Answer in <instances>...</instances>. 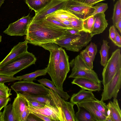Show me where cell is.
<instances>
[{
	"instance_id": "1",
	"label": "cell",
	"mask_w": 121,
	"mask_h": 121,
	"mask_svg": "<svg viewBox=\"0 0 121 121\" xmlns=\"http://www.w3.org/2000/svg\"><path fill=\"white\" fill-rule=\"evenodd\" d=\"M65 29L56 26L44 19L31 21L27 28L25 41L39 46L52 42L63 36Z\"/></svg>"
},
{
	"instance_id": "2",
	"label": "cell",
	"mask_w": 121,
	"mask_h": 121,
	"mask_svg": "<svg viewBox=\"0 0 121 121\" xmlns=\"http://www.w3.org/2000/svg\"><path fill=\"white\" fill-rule=\"evenodd\" d=\"M39 46L49 51L50 54L49 62L47 67L45 68L47 73L50 76L55 86L59 89L63 91V87L60 83L59 71L60 47L53 42L43 44Z\"/></svg>"
},
{
	"instance_id": "3",
	"label": "cell",
	"mask_w": 121,
	"mask_h": 121,
	"mask_svg": "<svg viewBox=\"0 0 121 121\" xmlns=\"http://www.w3.org/2000/svg\"><path fill=\"white\" fill-rule=\"evenodd\" d=\"M36 60L35 55L27 51L0 67V75L13 76L22 70L35 64Z\"/></svg>"
},
{
	"instance_id": "4",
	"label": "cell",
	"mask_w": 121,
	"mask_h": 121,
	"mask_svg": "<svg viewBox=\"0 0 121 121\" xmlns=\"http://www.w3.org/2000/svg\"><path fill=\"white\" fill-rule=\"evenodd\" d=\"M69 63L72 69L69 78H85L101 84L102 81L99 79L97 74L88 66L79 54L71 60Z\"/></svg>"
},
{
	"instance_id": "5",
	"label": "cell",
	"mask_w": 121,
	"mask_h": 121,
	"mask_svg": "<svg viewBox=\"0 0 121 121\" xmlns=\"http://www.w3.org/2000/svg\"><path fill=\"white\" fill-rule=\"evenodd\" d=\"M91 34L83 31L79 35H71L65 33L59 43L61 46L67 50L78 52L91 41Z\"/></svg>"
},
{
	"instance_id": "6",
	"label": "cell",
	"mask_w": 121,
	"mask_h": 121,
	"mask_svg": "<svg viewBox=\"0 0 121 121\" xmlns=\"http://www.w3.org/2000/svg\"><path fill=\"white\" fill-rule=\"evenodd\" d=\"M17 94L34 95H46L49 94V89L43 85L33 82L20 80L11 86Z\"/></svg>"
},
{
	"instance_id": "7",
	"label": "cell",
	"mask_w": 121,
	"mask_h": 121,
	"mask_svg": "<svg viewBox=\"0 0 121 121\" xmlns=\"http://www.w3.org/2000/svg\"><path fill=\"white\" fill-rule=\"evenodd\" d=\"M48 92L54 105L60 111L62 121H75L74 105L63 99L51 89H49Z\"/></svg>"
},
{
	"instance_id": "8",
	"label": "cell",
	"mask_w": 121,
	"mask_h": 121,
	"mask_svg": "<svg viewBox=\"0 0 121 121\" xmlns=\"http://www.w3.org/2000/svg\"><path fill=\"white\" fill-rule=\"evenodd\" d=\"M102 73V83L104 86L112 79L117 72L121 69V50L117 49L112 53L110 58L104 67Z\"/></svg>"
},
{
	"instance_id": "9",
	"label": "cell",
	"mask_w": 121,
	"mask_h": 121,
	"mask_svg": "<svg viewBox=\"0 0 121 121\" xmlns=\"http://www.w3.org/2000/svg\"><path fill=\"white\" fill-rule=\"evenodd\" d=\"M64 9L78 18L84 20L91 16L95 8L80 2L68 0Z\"/></svg>"
},
{
	"instance_id": "10",
	"label": "cell",
	"mask_w": 121,
	"mask_h": 121,
	"mask_svg": "<svg viewBox=\"0 0 121 121\" xmlns=\"http://www.w3.org/2000/svg\"><path fill=\"white\" fill-rule=\"evenodd\" d=\"M121 69L117 72L109 82L104 86L101 100L104 101L112 98H117L121 88Z\"/></svg>"
},
{
	"instance_id": "11",
	"label": "cell",
	"mask_w": 121,
	"mask_h": 121,
	"mask_svg": "<svg viewBox=\"0 0 121 121\" xmlns=\"http://www.w3.org/2000/svg\"><path fill=\"white\" fill-rule=\"evenodd\" d=\"M32 19L29 14L11 23L3 33L10 36H21L26 35L29 24Z\"/></svg>"
},
{
	"instance_id": "12",
	"label": "cell",
	"mask_w": 121,
	"mask_h": 121,
	"mask_svg": "<svg viewBox=\"0 0 121 121\" xmlns=\"http://www.w3.org/2000/svg\"><path fill=\"white\" fill-rule=\"evenodd\" d=\"M68 0H50L42 9L35 13L32 21L38 20L45 18L47 15L56 11L64 9Z\"/></svg>"
},
{
	"instance_id": "13",
	"label": "cell",
	"mask_w": 121,
	"mask_h": 121,
	"mask_svg": "<svg viewBox=\"0 0 121 121\" xmlns=\"http://www.w3.org/2000/svg\"><path fill=\"white\" fill-rule=\"evenodd\" d=\"M30 113H35L48 117L53 121H62L60 112L55 106L45 105L42 107H33L29 105L28 107Z\"/></svg>"
},
{
	"instance_id": "14",
	"label": "cell",
	"mask_w": 121,
	"mask_h": 121,
	"mask_svg": "<svg viewBox=\"0 0 121 121\" xmlns=\"http://www.w3.org/2000/svg\"><path fill=\"white\" fill-rule=\"evenodd\" d=\"M60 58L59 63V71L61 85L63 87V83L67 74L70 70L69 57L65 50L60 47Z\"/></svg>"
},
{
	"instance_id": "15",
	"label": "cell",
	"mask_w": 121,
	"mask_h": 121,
	"mask_svg": "<svg viewBox=\"0 0 121 121\" xmlns=\"http://www.w3.org/2000/svg\"><path fill=\"white\" fill-rule=\"evenodd\" d=\"M13 110L17 121H21L23 112L29 105L28 100L23 95L17 94L12 104Z\"/></svg>"
},
{
	"instance_id": "16",
	"label": "cell",
	"mask_w": 121,
	"mask_h": 121,
	"mask_svg": "<svg viewBox=\"0 0 121 121\" xmlns=\"http://www.w3.org/2000/svg\"><path fill=\"white\" fill-rule=\"evenodd\" d=\"M27 43L25 41L23 42H19L17 44L14 46L9 54L0 62V67L28 51Z\"/></svg>"
},
{
	"instance_id": "17",
	"label": "cell",
	"mask_w": 121,
	"mask_h": 121,
	"mask_svg": "<svg viewBox=\"0 0 121 121\" xmlns=\"http://www.w3.org/2000/svg\"><path fill=\"white\" fill-rule=\"evenodd\" d=\"M72 84H76L82 89L92 91H99L102 90L101 84L94 81L85 78H74L71 82Z\"/></svg>"
},
{
	"instance_id": "18",
	"label": "cell",
	"mask_w": 121,
	"mask_h": 121,
	"mask_svg": "<svg viewBox=\"0 0 121 121\" xmlns=\"http://www.w3.org/2000/svg\"><path fill=\"white\" fill-rule=\"evenodd\" d=\"M95 21L92 32L90 33L92 37L96 35L102 33L108 25L104 13H101L94 15Z\"/></svg>"
},
{
	"instance_id": "19",
	"label": "cell",
	"mask_w": 121,
	"mask_h": 121,
	"mask_svg": "<svg viewBox=\"0 0 121 121\" xmlns=\"http://www.w3.org/2000/svg\"><path fill=\"white\" fill-rule=\"evenodd\" d=\"M93 99L85 100L77 104L84 108L89 112L94 117L96 121H105L106 117L96 109L93 103Z\"/></svg>"
},
{
	"instance_id": "20",
	"label": "cell",
	"mask_w": 121,
	"mask_h": 121,
	"mask_svg": "<svg viewBox=\"0 0 121 121\" xmlns=\"http://www.w3.org/2000/svg\"><path fill=\"white\" fill-rule=\"evenodd\" d=\"M92 92L82 89L78 93L72 95L70 102L74 105H76L85 100L94 99L95 96Z\"/></svg>"
},
{
	"instance_id": "21",
	"label": "cell",
	"mask_w": 121,
	"mask_h": 121,
	"mask_svg": "<svg viewBox=\"0 0 121 121\" xmlns=\"http://www.w3.org/2000/svg\"><path fill=\"white\" fill-rule=\"evenodd\" d=\"M113 121H121V111L117 98L107 105Z\"/></svg>"
},
{
	"instance_id": "22",
	"label": "cell",
	"mask_w": 121,
	"mask_h": 121,
	"mask_svg": "<svg viewBox=\"0 0 121 121\" xmlns=\"http://www.w3.org/2000/svg\"><path fill=\"white\" fill-rule=\"evenodd\" d=\"M38 82L44 86L54 91L62 98L65 101L68 100L70 96L67 93L57 88L52 82L47 78H42L37 80Z\"/></svg>"
},
{
	"instance_id": "23",
	"label": "cell",
	"mask_w": 121,
	"mask_h": 121,
	"mask_svg": "<svg viewBox=\"0 0 121 121\" xmlns=\"http://www.w3.org/2000/svg\"><path fill=\"white\" fill-rule=\"evenodd\" d=\"M78 111L75 114V121H96L94 117L84 108L76 105Z\"/></svg>"
},
{
	"instance_id": "24",
	"label": "cell",
	"mask_w": 121,
	"mask_h": 121,
	"mask_svg": "<svg viewBox=\"0 0 121 121\" xmlns=\"http://www.w3.org/2000/svg\"><path fill=\"white\" fill-rule=\"evenodd\" d=\"M47 17L54 19H64L69 20L73 18H78L72 14L64 9L57 10L47 16L45 18Z\"/></svg>"
},
{
	"instance_id": "25",
	"label": "cell",
	"mask_w": 121,
	"mask_h": 121,
	"mask_svg": "<svg viewBox=\"0 0 121 121\" xmlns=\"http://www.w3.org/2000/svg\"><path fill=\"white\" fill-rule=\"evenodd\" d=\"M23 95H24L28 100L35 101L45 105L55 106L49 95V94L47 95H41L28 94Z\"/></svg>"
},
{
	"instance_id": "26",
	"label": "cell",
	"mask_w": 121,
	"mask_h": 121,
	"mask_svg": "<svg viewBox=\"0 0 121 121\" xmlns=\"http://www.w3.org/2000/svg\"><path fill=\"white\" fill-rule=\"evenodd\" d=\"M2 113V121H17L14 114L12 104H10L4 107Z\"/></svg>"
},
{
	"instance_id": "27",
	"label": "cell",
	"mask_w": 121,
	"mask_h": 121,
	"mask_svg": "<svg viewBox=\"0 0 121 121\" xmlns=\"http://www.w3.org/2000/svg\"><path fill=\"white\" fill-rule=\"evenodd\" d=\"M50 0H26V2L30 9L37 12L49 2Z\"/></svg>"
},
{
	"instance_id": "28",
	"label": "cell",
	"mask_w": 121,
	"mask_h": 121,
	"mask_svg": "<svg viewBox=\"0 0 121 121\" xmlns=\"http://www.w3.org/2000/svg\"><path fill=\"white\" fill-rule=\"evenodd\" d=\"M108 42L107 40H103L99 53L101 56L100 62L101 65L104 67L108 60V52L110 47L108 45Z\"/></svg>"
},
{
	"instance_id": "29",
	"label": "cell",
	"mask_w": 121,
	"mask_h": 121,
	"mask_svg": "<svg viewBox=\"0 0 121 121\" xmlns=\"http://www.w3.org/2000/svg\"><path fill=\"white\" fill-rule=\"evenodd\" d=\"M47 73L45 68L43 69L38 70L33 72L16 77L19 78L20 80L33 82V81L36 80V78L37 77L44 76L46 75Z\"/></svg>"
},
{
	"instance_id": "30",
	"label": "cell",
	"mask_w": 121,
	"mask_h": 121,
	"mask_svg": "<svg viewBox=\"0 0 121 121\" xmlns=\"http://www.w3.org/2000/svg\"><path fill=\"white\" fill-rule=\"evenodd\" d=\"M93 103L96 109L105 116H107L110 113L107 105L102 100H99L95 98L92 100Z\"/></svg>"
},
{
	"instance_id": "31",
	"label": "cell",
	"mask_w": 121,
	"mask_h": 121,
	"mask_svg": "<svg viewBox=\"0 0 121 121\" xmlns=\"http://www.w3.org/2000/svg\"><path fill=\"white\" fill-rule=\"evenodd\" d=\"M121 18V0H118L114 5L112 19L113 25L115 26Z\"/></svg>"
},
{
	"instance_id": "32",
	"label": "cell",
	"mask_w": 121,
	"mask_h": 121,
	"mask_svg": "<svg viewBox=\"0 0 121 121\" xmlns=\"http://www.w3.org/2000/svg\"><path fill=\"white\" fill-rule=\"evenodd\" d=\"M95 21L94 15L91 16L83 20V31L91 33L93 30Z\"/></svg>"
},
{
	"instance_id": "33",
	"label": "cell",
	"mask_w": 121,
	"mask_h": 121,
	"mask_svg": "<svg viewBox=\"0 0 121 121\" xmlns=\"http://www.w3.org/2000/svg\"><path fill=\"white\" fill-rule=\"evenodd\" d=\"M85 49L86 51L92 61L93 62L97 52V46L94 43L91 42Z\"/></svg>"
},
{
	"instance_id": "34",
	"label": "cell",
	"mask_w": 121,
	"mask_h": 121,
	"mask_svg": "<svg viewBox=\"0 0 121 121\" xmlns=\"http://www.w3.org/2000/svg\"><path fill=\"white\" fill-rule=\"evenodd\" d=\"M72 29L79 31H83V20L78 18H73L69 20Z\"/></svg>"
},
{
	"instance_id": "35",
	"label": "cell",
	"mask_w": 121,
	"mask_h": 121,
	"mask_svg": "<svg viewBox=\"0 0 121 121\" xmlns=\"http://www.w3.org/2000/svg\"><path fill=\"white\" fill-rule=\"evenodd\" d=\"M95 5V6H93L95 9L91 16L99 13H104L108 8V5L107 3H98Z\"/></svg>"
},
{
	"instance_id": "36",
	"label": "cell",
	"mask_w": 121,
	"mask_h": 121,
	"mask_svg": "<svg viewBox=\"0 0 121 121\" xmlns=\"http://www.w3.org/2000/svg\"><path fill=\"white\" fill-rule=\"evenodd\" d=\"M11 89H9L4 83H0V97L3 98H7L12 94Z\"/></svg>"
},
{
	"instance_id": "37",
	"label": "cell",
	"mask_w": 121,
	"mask_h": 121,
	"mask_svg": "<svg viewBox=\"0 0 121 121\" xmlns=\"http://www.w3.org/2000/svg\"><path fill=\"white\" fill-rule=\"evenodd\" d=\"M79 55L88 66L90 68L92 69L93 67V62L88 55L86 50L84 49L82 51L80 52Z\"/></svg>"
},
{
	"instance_id": "38",
	"label": "cell",
	"mask_w": 121,
	"mask_h": 121,
	"mask_svg": "<svg viewBox=\"0 0 121 121\" xmlns=\"http://www.w3.org/2000/svg\"><path fill=\"white\" fill-rule=\"evenodd\" d=\"M17 80H20V79L16 77L0 75V83H4L5 82H13Z\"/></svg>"
},
{
	"instance_id": "39",
	"label": "cell",
	"mask_w": 121,
	"mask_h": 121,
	"mask_svg": "<svg viewBox=\"0 0 121 121\" xmlns=\"http://www.w3.org/2000/svg\"><path fill=\"white\" fill-rule=\"evenodd\" d=\"M44 19L59 28L64 29H68L66 26L55 19L48 17Z\"/></svg>"
},
{
	"instance_id": "40",
	"label": "cell",
	"mask_w": 121,
	"mask_h": 121,
	"mask_svg": "<svg viewBox=\"0 0 121 121\" xmlns=\"http://www.w3.org/2000/svg\"><path fill=\"white\" fill-rule=\"evenodd\" d=\"M116 29L115 26L113 25L110 27L109 30V38L114 43L115 42Z\"/></svg>"
},
{
	"instance_id": "41",
	"label": "cell",
	"mask_w": 121,
	"mask_h": 121,
	"mask_svg": "<svg viewBox=\"0 0 121 121\" xmlns=\"http://www.w3.org/2000/svg\"><path fill=\"white\" fill-rule=\"evenodd\" d=\"M11 100V98L9 97L6 98L0 97V111L7 105L8 102L10 101Z\"/></svg>"
},
{
	"instance_id": "42",
	"label": "cell",
	"mask_w": 121,
	"mask_h": 121,
	"mask_svg": "<svg viewBox=\"0 0 121 121\" xmlns=\"http://www.w3.org/2000/svg\"><path fill=\"white\" fill-rule=\"evenodd\" d=\"M104 0H82L80 2L90 6H92L97 3Z\"/></svg>"
},
{
	"instance_id": "43",
	"label": "cell",
	"mask_w": 121,
	"mask_h": 121,
	"mask_svg": "<svg viewBox=\"0 0 121 121\" xmlns=\"http://www.w3.org/2000/svg\"><path fill=\"white\" fill-rule=\"evenodd\" d=\"M116 35L114 44L119 48L121 47V36L117 31L116 29L115 30Z\"/></svg>"
},
{
	"instance_id": "44",
	"label": "cell",
	"mask_w": 121,
	"mask_h": 121,
	"mask_svg": "<svg viewBox=\"0 0 121 121\" xmlns=\"http://www.w3.org/2000/svg\"><path fill=\"white\" fill-rule=\"evenodd\" d=\"M81 31L73 29H67L65 30V33L71 35H79L81 34Z\"/></svg>"
},
{
	"instance_id": "45",
	"label": "cell",
	"mask_w": 121,
	"mask_h": 121,
	"mask_svg": "<svg viewBox=\"0 0 121 121\" xmlns=\"http://www.w3.org/2000/svg\"><path fill=\"white\" fill-rule=\"evenodd\" d=\"M30 112L27 108L22 112L21 116V121H26L27 117Z\"/></svg>"
},
{
	"instance_id": "46",
	"label": "cell",
	"mask_w": 121,
	"mask_h": 121,
	"mask_svg": "<svg viewBox=\"0 0 121 121\" xmlns=\"http://www.w3.org/2000/svg\"><path fill=\"white\" fill-rule=\"evenodd\" d=\"M66 26L68 29H72L69 20L64 19H55Z\"/></svg>"
},
{
	"instance_id": "47",
	"label": "cell",
	"mask_w": 121,
	"mask_h": 121,
	"mask_svg": "<svg viewBox=\"0 0 121 121\" xmlns=\"http://www.w3.org/2000/svg\"><path fill=\"white\" fill-rule=\"evenodd\" d=\"M28 100L29 102V105L33 107L41 108L43 107L45 105L35 101L31 100Z\"/></svg>"
},
{
	"instance_id": "48",
	"label": "cell",
	"mask_w": 121,
	"mask_h": 121,
	"mask_svg": "<svg viewBox=\"0 0 121 121\" xmlns=\"http://www.w3.org/2000/svg\"><path fill=\"white\" fill-rule=\"evenodd\" d=\"M32 113L42 120L45 121H53L50 118L41 114L35 113Z\"/></svg>"
},
{
	"instance_id": "49",
	"label": "cell",
	"mask_w": 121,
	"mask_h": 121,
	"mask_svg": "<svg viewBox=\"0 0 121 121\" xmlns=\"http://www.w3.org/2000/svg\"><path fill=\"white\" fill-rule=\"evenodd\" d=\"M42 121L34 114L30 113L26 121Z\"/></svg>"
},
{
	"instance_id": "50",
	"label": "cell",
	"mask_w": 121,
	"mask_h": 121,
	"mask_svg": "<svg viewBox=\"0 0 121 121\" xmlns=\"http://www.w3.org/2000/svg\"><path fill=\"white\" fill-rule=\"evenodd\" d=\"M115 26L119 31L120 33H121V18H120L115 25Z\"/></svg>"
},
{
	"instance_id": "51",
	"label": "cell",
	"mask_w": 121,
	"mask_h": 121,
	"mask_svg": "<svg viewBox=\"0 0 121 121\" xmlns=\"http://www.w3.org/2000/svg\"><path fill=\"white\" fill-rule=\"evenodd\" d=\"M113 121L110 113L106 117L105 121Z\"/></svg>"
},
{
	"instance_id": "52",
	"label": "cell",
	"mask_w": 121,
	"mask_h": 121,
	"mask_svg": "<svg viewBox=\"0 0 121 121\" xmlns=\"http://www.w3.org/2000/svg\"><path fill=\"white\" fill-rule=\"evenodd\" d=\"M5 0H0V7L2 4L4 3Z\"/></svg>"
},
{
	"instance_id": "53",
	"label": "cell",
	"mask_w": 121,
	"mask_h": 121,
	"mask_svg": "<svg viewBox=\"0 0 121 121\" xmlns=\"http://www.w3.org/2000/svg\"><path fill=\"white\" fill-rule=\"evenodd\" d=\"M2 112L0 111V118L1 119V115Z\"/></svg>"
},
{
	"instance_id": "54",
	"label": "cell",
	"mask_w": 121,
	"mask_h": 121,
	"mask_svg": "<svg viewBox=\"0 0 121 121\" xmlns=\"http://www.w3.org/2000/svg\"><path fill=\"white\" fill-rule=\"evenodd\" d=\"M2 36L0 34V43L1 41Z\"/></svg>"
},
{
	"instance_id": "55",
	"label": "cell",
	"mask_w": 121,
	"mask_h": 121,
	"mask_svg": "<svg viewBox=\"0 0 121 121\" xmlns=\"http://www.w3.org/2000/svg\"><path fill=\"white\" fill-rule=\"evenodd\" d=\"M74 1H78V2H81L82 0H73Z\"/></svg>"
},
{
	"instance_id": "56",
	"label": "cell",
	"mask_w": 121,
	"mask_h": 121,
	"mask_svg": "<svg viewBox=\"0 0 121 121\" xmlns=\"http://www.w3.org/2000/svg\"><path fill=\"white\" fill-rule=\"evenodd\" d=\"M113 0L114 2L115 1V0Z\"/></svg>"
},
{
	"instance_id": "57",
	"label": "cell",
	"mask_w": 121,
	"mask_h": 121,
	"mask_svg": "<svg viewBox=\"0 0 121 121\" xmlns=\"http://www.w3.org/2000/svg\"><path fill=\"white\" fill-rule=\"evenodd\" d=\"M0 121H1V119L0 118Z\"/></svg>"
}]
</instances>
